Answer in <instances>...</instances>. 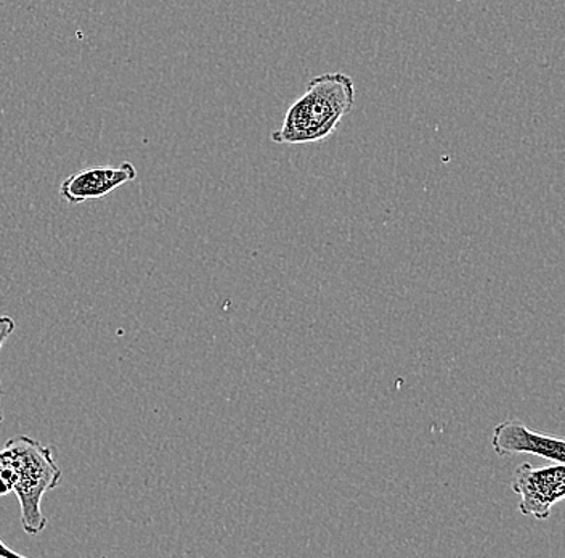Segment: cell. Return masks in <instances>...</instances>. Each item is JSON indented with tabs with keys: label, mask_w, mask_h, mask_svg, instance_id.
<instances>
[{
	"label": "cell",
	"mask_w": 565,
	"mask_h": 558,
	"mask_svg": "<svg viewBox=\"0 0 565 558\" xmlns=\"http://www.w3.org/2000/svg\"><path fill=\"white\" fill-rule=\"evenodd\" d=\"M355 105V86L349 74L334 72L313 77L289 107L280 129L271 133L278 145L323 143L338 130Z\"/></svg>",
	"instance_id": "obj_2"
},
{
	"label": "cell",
	"mask_w": 565,
	"mask_h": 558,
	"mask_svg": "<svg viewBox=\"0 0 565 558\" xmlns=\"http://www.w3.org/2000/svg\"><path fill=\"white\" fill-rule=\"evenodd\" d=\"M492 448L501 457L530 454L565 465V438L535 432L515 419L494 427Z\"/></svg>",
	"instance_id": "obj_4"
},
{
	"label": "cell",
	"mask_w": 565,
	"mask_h": 558,
	"mask_svg": "<svg viewBox=\"0 0 565 558\" xmlns=\"http://www.w3.org/2000/svg\"><path fill=\"white\" fill-rule=\"evenodd\" d=\"M17 324L15 320L12 319V317L7 316V314H2L0 316V351H2L3 345H6V341L9 340L10 335L15 331ZM0 398H2V393H0ZM3 422V412L2 408H0V423Z\"/></svg>",
	"instance_id": "obj_6"
},
{
	"label": "cell",
	"mask_w": 565,
	"mask_h": 558,
	"mask_svg": "<svg viewBox=\"0 0 565 558\" xmlns=\"http://www.w3.org/2000/svg\"><path fill=\"white\" fill-rule=\"evenodd\" d=\"M10 493H12V491H10L9 485H7V483L3 482V480H0V496H7V494Z\"/></svg>",
	"instance_id": "obj_8"
},
{
	"label": "cell",
	"mask_w": 565,
	"mask_h": 558,
	"mask_svg": "<svg viewBox=\"0 0 565 558\" xmlns=\"http://www.w3.org/2000/svg\"><path fill=\"white\" fill-rule=\"evenodd\" d=\"M137 179L136 166L124 161L119 166H92L73 172L60 186V197L70 204L105 199L124 183Z\"/></svg>",
	"instance_id": "obj_5"
},
{
	"label": "cell",
	"mask_w": 565,
	"mask_h": 558,
	"mask_svg": "<svg viewBox=\"0 0 565 558\" xmlns=\"http://www.w3.org/2000/svg\"><path fill=\"white\" fill-rule=\"evenodd\" d=\"M0 557L9 558H24L23 554L17 552V550L10 549L2 539H0Z\"/></svg>",
	"instance_id": "obj_7"
},
{
	"label": "cell",
	"mask_w": 565,
	"mask_h": 558,
	"mask_svg": "<svg viewBox=\"0 0 565 558\" xmlns=\"http://www.w3.org/2000/svg\"><path fill=\"white\" fill-rule=\"evenodd\" d=\"M511 487L521 497L522 515L547 520L554 505L565 501V465L553 462L546 467H533L525 462L515 470Z\"/></svg>",
	"instance_id": "obj_3"
},
{
	"label": "cell",
	"mask_w": 565,
	"mask_h": 558,
	"mask_svg": "<svg viewBox=\"0 0 565 558\" xmlns=\"http://www.w3.org/2000/svg\"><path fill=\"white\" fill-rule=\"evenodd\" d=\"M63 472L56 464L51 446L33 438L13 436L0 450V480L17 494L20 503L21 528L31 536L41 535L49 520L42 512V499L62 482Z\"/></svg>",
	"instance_id": "obj_1"
}]
</instances>
